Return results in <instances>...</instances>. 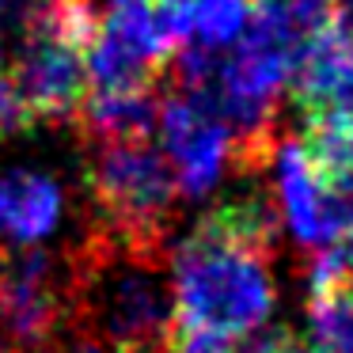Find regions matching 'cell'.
Masks as SVG:
<instances>
[{
    "mask_svg": "<svg viewBox=\"0 0 353 353\" xmlns=\"http://www.w3.org/2000/svg\"><path fill=\"white\" fill-rule=\"evenodd\" d=\"M175 323L224 338H254L277 315L274 213L236 198L205 213L168 254Z\"/></svg>",
    "mask_w": 353,
    "mask_h": 353,
    "instance_id": "6da1fadb",
    "label": "cell"
},
{
    "mask_svg": "<svg viewBox=\"0 0 353 353\" xmlns=\"http://www.w3.org/2000/svg\"><path fill=\"white\" fill-rule=\"evenodd\" d=\"M69 304L84 334L133 353H163L175 323L160 247L95 236L72 262Z\"/></svg>",
    "mask_w": 353,
    "mask_h": 353,
    "instance_id": "7a4b0ae2",
    "label": "cell"
},
{
    "mask_svg": "<svg viewBox=\"0 0 353 353\" xmlns=\"http://www.w3.org/2000/svg\"><path fill=\"white\" fill-rule=\"evenodd\" d=\"M88 190L99 209L103 236L141 247H160L179 201L171 163L145 137L95 141L88 160Z\"/></svg>",
    "mask_w": 353,
    "mask_h": 353,
    "instance_id": "3957f363",
    "label": "cell"
},
{
    "mask_svg": "<svg viewBox=\"0 0 353 353\" xmlns=\"http://www.w3.org/2000/svg\"><path fill=\"white\" fill-rule=\"evenodd\" d=\"M274 163V209L292 243L304 251L338 243L353 221V183L334 179L312 156L307 141L281 137L270 148Z\"/></svg>",
    "mask_w": 353,
    "mask_h": 353,
    "instance_id": "277c9868",
    "label": "cell"
},
{
    "mask_svg": "<svg viewBox=\"0 0 353 353\" xmlns=\"http://www.w3.org/2000/svg\"><path fill=\"white\" fill-rule=\"evenodd\" d=\"M160 152L168 156L179 198L201 201L228 179V168L239 163V148L224 118H216L198 95L171 92L160 95L156 110Z\"/></svg>",
    "mask_w": 353,
    "mask_h": 353,
    "instance_id": "5b68a950",
    "label": "cell"
},
{
    "mask_svg": "<svg viewBox=\"0 0 353 353\" xmlns=\"http://www.w3.org/2000/svg\"><path fill=\"white\" fill-rule=\"evenodd\" d=\"M175 54L156 0H110L99 12L92 42L84 46V72L95 88L152 84L163 61Z\"/></svg>",
    "mask_w": 353,
    "mask_h": 353,
    "instance_id": "8992f818",
    "label": "cell"
},
{
    "mask_svg": "<svg viewBox=\"0 0 353 353\" xmlns=\"http://www.w3.org/2000/svg\"><path fill=\"white\" fill-rule=\"evenodd\" d=\"M69 281L42 247H12L0 254V338L39 353L61 327Z\"/></svg>",
    "mask_w": 353,
    "mask_h": 353,
    "instance_id": "52a82bcc",
    "label": "cell"
},
{
    "mask_svg": "<svg viewBox=\"0 0 353 353\" xmlns=\"http://www.w3.org/2000/svg\"><path fill=\"white\" fill-rule=\"evenodd\" d=\"M19 57L12 65V84L27 99L39 122H61L72 118L84 99L88 72H84V50L57 34L31 27L19 34Z\"/></svg>",
    "mask_w": 353,
    "mask_h": 353,
    "instance_id": "ba28073f",
    "label": "cell"
},
{
    "mask_svg": "<svg viewBox=\"0 0 353 353\" xmlns=\"http://www.w3.org/2000/svg\"><path fill=\"white\" fill-rule=\"evenodd\" d=\"M69 194L46 168H8L0 175V239L8 247H42L65 224Z\"/></svg>",
    "mask_w": 353,
    "mask_h": 353,
    "instance_id": "9c48e42d",
    "label": "cell"
},
{
    "mask_svg": "<svg viewBox=\"0 0 353 353\" xmlns=\"http://www.w3.org/2000/svg\"><path fill=\"white\" fill-rule=\"evenodd\" d=\"M289 88L296 107L307 118L327 114L338 103L350 95L353 88V34H345L342 27L323 23L312 39H304V46L292 57V72H289Z\"/></svg>",
    "mask_w": 353,
    "mask_h": 353,
    "instance_id": "30bf717a",
    "label": "cell"
},
{
    "mask_svg": "<svg viewBox=\"0 0 353 353\" xmlns=\"http://www.w3.org/2000/svg\"><path fill=\"white\" fill-rule=\"evenodd\" d=\"M156 110L160 95L152 84H130V88H95L77 107L80 130L92 141H122V137H148L156 130Z\"/></svg>",
    "mask_w": 353,
    "mask_h": 353,
    "instance_id": "8fae6325",
    "label": "cell"
},
{
    "mask_svg": "<svg viewBox=\"0 0 353 353\" xmlns=\"http://www.w3.org/2000/svg\"><path fill=\"white\" fill-rule=\"evenodd\" d=\"M254 0H186V42L201 50H232L251 27Z\"/></svg>",
    "mask_w": 353,
    "mask_h": 353,
    "instance_id": "7c38bea8",
    "label": "cell"
},
{
    "mask_svg": "<svg viewBox=\"0 0 353 353\" xmlns=\"http://www.w3.org/2000/svg\"><path fill=\"white\" fill-rule=\"evenodd\" d=\"M307 330L327 353H353V281L307 296Z\"/></svg>",
    "mask_w": 353,
    "mask_h": 353,
    "instance_id": "4fadbf2b",
    "label": "cell"
},
{
    "mask_svg": "<svg viewBox=\"0 0 353 353\" xmlns=\"http://www.w3.org/2000/svg\"><path fill=\"white\" fill-rule=\"evenodd\" d=\"M307 148L334 179L353 183V118L345 114L307 118Z\"/></svg>",
    "mask_w": 353,
    "mask_h": 353,
    "instance_id": "5bb4252c",
    "label": "cell"
},
{
    "mask_svg": "<svg viewBox=\"0 0 353 353\" xmlns=\"http://www.w3.org/2000/svg\"><path fill=\"white\" fill-rule=\"evenodd\" d=\"M39 125L34 110L27 107V99L19 95V88L12 84L8 72H0V141H12V137H23Z\"/></svg>",
    "mask_w": 353,
    "mask_h": 353,
    "instance_id": "9a60e30c",
    "label": "cell"
},
{
    "mask_svg": "<svg viewBox=\"0 0 353 353\" xmlns=\"http://www.w3.org/2000/svg\"><path fill=\"white\" fill-rule=\"evenodd\" d=\"M163 353H259L247 345V338H224L213 330H190L183 327L175 338H168Z\"/></svg>",
    "mask_w": 353,
    "mask_h": 353,
    "instance_id": "2e32d148",
    "label": "cell"
},
{
    "mask_svg": "<svg viewBox=\"0 0 353 353\" xmlns=\"http://www.w3.org/2000/svg\"><path fill=\"white\" fill-rule=\"evenodd\" d=\"M61 353H133V350H122V345H110V342H103V338L84 334V338H77L72 345H65Z\"/></svg>",
    "mask_w": 353,
    "mask_h": 353,
    "instance_id": "e0dca14e",
    "label": "cell"
},
{
    "mask_svg": "<svg viewBox=\"0 0 353 353\" xmlns=\"http://www.w3.org/2000/svg\"><path fill=\"white\" fill-rule=\"evenodd\" d=\"M259 353H327L323 345H315V342H296V338H285V342H274V345H266V350H259Z\"/></svg>",
    "mask_w": 353,
    "mask_h": 353,
    "instance_id": "ac0fdd59",
    "label": "cell"
},
{
    "mask_svg": "<svg viewBox=\"0 0 353 353\" xmlns=\"http://www.w3.org/2000/svg\"><path fill=\"white\" fill-rule=\"evenodd\" d=\"M334 251H338V259H342V266H345V277L353 281V221H350V228L338 236Z\"/></svg>",
    "mask_w": 353,
    "mask_h": 353,
    "instance_id": "d6986e66",
    "label": "cell"
},
{
    "mask_svg": "<svg viewBox=\"0 0 353 353\" xmlns=\"http://www.w3.org/2000/svg\"><path fill=\"white\" fill-rule=\"evenodd\" d=\"M338 27H342L345 34H353V0H342L338 4V19H334Z\"/></svg>",
    "mask_w": 353,
    "mask_h": 353,
    "instance_id": "ffe728a7",
    "label": "cell"
},
{
    "mask_svg": "<svg viewBox=\"0 0 353 353\" xmlns=\"http://www.w3.org/2000/svg\"><path fill=\"white\" fill-rule=\"evenodd\" d=\"M0 353H23V350H16V345L8 342V338H0Z\"/></svg>",
    "mask_w": 353,
    "mask_h": 353,
    "instance_id": "44dd1931",
    "label": "cell"
},
{
    "mask_svg": "<svg viewBox=\"0 0 353 353\" xmlns=\"http://www.w3.org/2000/svg\"><path fill=\"white\" fill-rule=\"evenodd\" d=\"M0 72H4V31H0Z\"/></svg>",
    "mask_w": 353,
    "mask_h": 353,
    "instance_id": "7402d4cb",
    "label": "cell"
},
{
    "mask_svg": "<svg viewBox=\"0 0 353 353\" xmlns=\"http://www.w3.org/2000/svg\"><path fill=\"white\" fill-rule=\"evenodd\" d=\"M330 4H342V0H330Z\"/></svg>",
    "mask_w": 353,
    "mask_h": 353,
    "instance_id": "603a6c76",
    "label": "cell"
}]
</instances>
